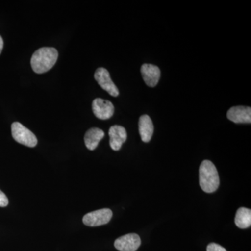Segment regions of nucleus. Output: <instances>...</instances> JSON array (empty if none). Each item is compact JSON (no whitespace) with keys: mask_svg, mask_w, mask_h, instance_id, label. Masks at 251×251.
I'll return each instance as SVG.
<instances>
[{"mask_svg":"<svg viewBox=\"0 0 251 251\" xmlns=\"http://www.w3.org/2000/svg\"><path fill=\"white\" fill-rule=\"evenodd\" d=\"M57 58L58 52L54 48H41L31 57V68L36 74H44L54 67Z\"/></svg>","mask_w":251,"mask_h":251,"instance_id":"f257e3e1","label":"nucleus"},{"mask_svg":"<svg viewBox=\"0 0 251 251\" xmlns=\"http://www.w3.org/2000/svg\"><path fill=\"white\" fill-rule=\"evenodd\" d=\"M200 186L205 193L215 192L219 188L220 179L216 166L209 160L201 163L199 170Z\"/></svg>","mask_w":251,"mask_h":251,"instance_id":"f03ea898","label":"nucleus"},{"mask_svg":"<svg viewBox=\"0 0 251 251\" xmlns=\"http://www.w3.org/2000/svg\"><path fill=\"white\" fill-rule=\"evenodd\" d=\"M11 133L14 139L21 145L29 148H34L37 145L38 140L35 135L20 122L12 124Z\"/></svg>","mask_w":251,"mask_h":251,"instance_id":"7ed1b4c3","label":"nucleus"},{"mask_svg":"<svg viewBox=\"0 0 251 251\" xmlns=\"http://www.w3.org/2000/svg\"><path fill=\"white\" fill-rule=\"evenodd\" d=\"M112 217L110 209H102L92 211L84 216L82 222L89 227H98L108 224Z\"/></svg>","mask_w":251,"mask_h":251,"instance_id":"20e7f679","label":"nucleus"},{"mask_svg":"<svg viewBox=\"0 0 251 251\" xmlns=\"http://www.w3.org/2000/svg\"><path fill=\"white\" fill-rule=\"evenodd\" d=\"M94 78L98 82L102 89L114 97L119 95V90L110 77V74L107 69L104 68H99L94 74Z\"/></svg>","mask_w":251,"mask_h":251,"instance_id":"39448f33","label":"nucleus"},{"mask_svg":"<svg viewBox=\"0 0 251 251\" xmlns=\"http://www.w3.org/2000/svg\"><path fill=\"white\" fill-rule=\"evenodd\" d=\"M92 110L94 115L99 120H106L111 118L115 108L113 104L109 100L97 98L92 102Z\"/></svg>","mask_w":251,"mask_h":251,"instance_id":"423d86ee","label":"nucleus"},{"mask_svg":"<svg viewBox=\"0 0 251 251\" xmlns=\"http://www.w3.org/2000/svg\"><path fill=\"white\" fill-rule=\"evenodd\" d=\"M114 245L120 251H135L141 245V239L137 234H126L117 239Z\"/></svg>","mask_w":251,"mask_h":251,"instance_id":"0eeeda50","label":"nucleus"},{"mask_svg":"<svg viewBox=\"0 0 251 251\" xmlns=\"http://www.w3.org/2000/svg\"><path fill=\"white\" fill-rule=\"evenodd\" d=\"M227 118L236 124L251 123V108L250 107H232L227 113Z\"/></svg>","mask_w":251,"mask_h":251,"instance_id":"6e6552de","label":"nucleus"},{"mask_svg":"<svg viewBox=\"0 0 251 251\" xmlns=\"http://www.w3.org/2000/svg\"><path fill=\"white\" fill-rule=\"evenodd\" d=\"M110 145L112 150L118 151L127 139L126 130L122 126L115 125L109 129Z\"/></svg>","mask_w":251,"mask_h":251,"instance_id":"1a4fd4ad","label":"nucleus"},{"mask_svg":"<svg viewBox=\"0 0 251 251\" xmlns=\"http://www.w3.org/2000/svg\"><path fill=\"white\" fill-rule=\"evenodd\" d=\"M141 74L146 85L150 87L156 86L161 77V71L157 66L144 64L141 67Z\"/></svg>","mask_w":251,"mask_h":251,"instance_id":"9d476101","label":"nucleus"},{"mask_svg":"<svg viewBox=\"0 0 251 251\" xmlns=\"http://www.w3.org/2000/svg\"><path fill=\"white\" fill-rule=\"evenodd\" d=\"M139 133L144 143H149L153 133V125L148 115H142L139 120Z\"/></svg>","mask_w":251,"mask_h":251,"instance_id":"9b49d317","label":"nucleus"},{"mask_svg":"<svg viewBox=\"0 0 251 251\" xmlns=\"http://www.w3.org/2000/svg\"><path fill=\"white\" fill-rule=\"evenodd\" d=\"M105 133L103 130L99 128H92L86 132L85 143L88 150H94L98 146L99 142L103 139Z\"/></svg>","mask_w":251,"mask_h":251,"instance_id":"f8f14e48","label":"nucleus"},{"mask_svg":"<svg viewBox=\"0 0 251 251\" xmlns=\"http://www.w3.org/2000/svg\"><path fill=\"white\" fill-rule=\"evenodd\" d=\"M236 226L239 228L247 229L251 226V210L248 208H239L234 220Z\"/></svg>","mask_w":251,"mask_h":251,"instance_id":"ddd939ff","label":"nucleus"},{"mask_svg":"<svg viewBox=\"0 0 251 251\" xmlns=\"http://www.w3.org/2000/svg\"><path fill=\"white\" fill-rule=\"evenodd\" d=\"M206 251H227L225 248L215 243H211L207 246Z\"/></svg>","mask_w":251,"mask_h":251,"instance_id":"4468645a","label":"nucleus"},{"mask_svg":"<svg viewBox=\"0 0 251 251\" xmlns=\"http://www.w3.org/2000/svg\"><path fill=\"white\" fill-rule=\"evenodd\" d=\"M9 204V200L2 191L0 190V207H5Z\"/></svg>","mask_w":251,"mask_h":251,"instance_id":"2eb2a0df","label":"nucleus"},{"mask_svg":"<svg viewBox=\"0 0 251 251\" xmlns=\"http://www.w3.org/2000/svg\"><path fill=\"white\" fill-rule=\"evenodd\" d=\"M3 46H4V41H3L1 36H0V54H1V51H2Z\"/></svg>","mask_w":251,"mask_h":251,"instance_id":"dca6fc26","label":"nucleus"}]
</instances>
